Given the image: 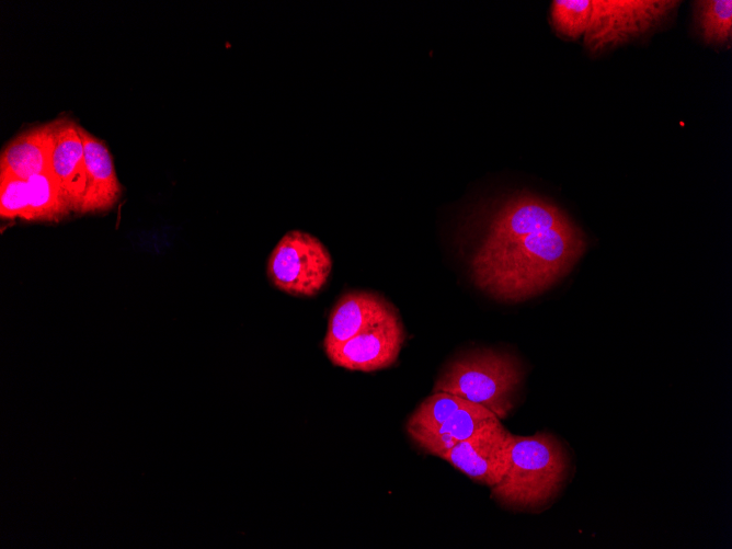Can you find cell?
Here are the masks:
<instances>
[{"label":"cell","mask_w":732,"mask_h":549,"mask_svg":"<svg viewBox=\"0 0 732 549\" xmlns=\"http://www.w3.org/2000/svg\"><path fill=\"white\" fill-rule=\"evenodd\" d=\"M522 381L523 368L515 356L494 350H476L447 364L433 392L464 398L501 420L514 408Z\"/></svg>","instance_id":"277c9868"},{"label":"cell","mask_w":732,"mask_h":549,"mask_svg":"<svg viewBox=\"0 0 732 549\" xmlns=\"http://www.w3.org/2000/svg\"><path fill=\"white\" fill-rule=\"evenodd\" d=\"M332 258L314 236L290 230L276 243L267 260V276L279 290L310 297L327 284Z\"/></svg>","instance_id":"5b68a950"},{"label":"cell","mask_w":732,"mask_h":549,"mask_svg":"<svg viewBox=\"0 0 732 549\" xmlns=\"http://www.w3.org/2000/svg\"><path fill=\"white\" fill-rule=\"evenodd\" d=\"M570 470L567 449L551 433L511 435L507 468L491 488L492 496L516 511L548 506L564 485Z\"/></svg>","instance_id":"3957f363"},{"label":"cell","mask_w":732,"mask_h":549,"mask_svg":"<svg viewBox=\"0 0 732 549\" xmlns=\"http://www.w3.org/2000/svg\"><path fill=\"white\" fill-rule=\"evenodd\" d=\"M585 248L583 232L569 219L493 248H477L470 263L472 279L495 299L525 300L565 276Z\"/></svg>","instance_id":"6da1fadb"},{"label":"cell","mask_w":732,"mask_h":549,"mask_svg":"<svg viewBox=\"0 0 732 549\" xmlns=\"http://www.w3.org/2000/svg\"><path fill=\"white\" fill-rule=\"evenodd\" d=\"M499 421L500 419L490 410L469 402L451 413L436 430L420 439L416 445L425 453L441 458L444 453L459 442Z\"/></svg>","instance_id":"4fadbf2b"},{"label":"cell","mask_w":732,"mask_h":549,"mask_svg":"<svg viewBox=\"0 0 732 549\" xmlns=\"http://www.w3.org/2000/svg\"><path fill=\"white\" fill-rule=\"evenodd\" d=\"M59 117L24 130L14 137L2 150L0 174L27 180L30 176L46 172Z\"/></svg>","instance_id":"8fae6325"},{"label":"cell","mask_w":732,"mask_h":549,"mask_svg":"<svg viewBox=\"0 0 732 549\" xmlns=\"http://www.w3.org/2000/svg\"><path fill=\"white\" fill-rule=\"evenodd\" d=\"M569 219L545 198L528 193L516 194L493 214L478 248H493L529 232L551 229Z\"/></svg>","instance_id":"ba28073f"},{"label":"cell","mask_w":732,"mask_h":549,"mask_svg":"<svg viewBox=\"0 0 732 549\" xmlns=\"http://www.w3.org/2000/svg\"><path fill=\"white\" fill-rule=\"evenodd\" d=\"M79 125L59 117L47 172L53 176L72 211H80L87 186L83 141Z\"/></svg>","instance_id":"9c48e42d"},{"label":"cell","mask_w":732,"mask_h":549,"mask_svg":"<svg viewBox=\"0 0 732 549\" xmlns=\"http://www.w3.org/2000/svg\"><path fill=\"white\" fill-rule=\"evenodd\" d=\"M511 435L499 421L459 442L441 458L473 481L492 488L507 468Z\"/></svg>","instance_id":"52a82bcc"},{"label":"cell","mask_w":732,"mask_h":549,"mask_svg":"<svg viewBox=\"0 0 732 549\" xmlns=\"http://www.w3.org/2000/svg\"><path fill=\"white\" fill-rule=\"evenodd\" d=\"M394 312V308L377 294L347 293L331 310L323 344L344 342Z\"/></svg>","instance_id":"7c38bea8"},{"label":"cell","mask_w":732,"mask_h":549,"mask_svg":"<svg viewBox=\"0 0 732 549\" xmlns=\"http://www.w3.org/2000/svg\"><path fill=\"white\" fill-rule=\"evenodd\" d=\"M87 168V186L80 214L105 211L114 207L122 194L114 162L106 145L81 126Z\"/></svg>","instance_id":"30bf717a"},{"label":"cell","mask_w":732,"mask_h":549,"mask_svg":"<svg viewBox=\"0 0 732 549\" xmlns=\"http://www.w3.org/2000/svg\"><path fill=\"white\" fill-rule=\"evenodd\" d=\"M0 216L2 219L31 220L26 180L0 174Z\"/></svg>","instance_id":"e0dca14e"},{"label":"cell","mask_w":732,"mask_h":549,"mask_svg":"<svg viewBox=\"0 0 732 549\" xmlns=\"http://www.w3.org/2000/svg\"><path fill=\"white\" fill-rule=\"evenodd\" d=\"M694 21L704 42L716 47L729 45L732 37V1L693 2Z\"/></svg>","instance_id":"2e32d148"},{"label":"cell","mask_w":732,"mask_h":549,"mask_svg":"<svg viewBox=\"0 0 732 549\" xmlns=\"http://www.w3.org/2000/svg\"><path fill=\"white\" fill-rule=\"evenodd\" d=\"M470 401L447 392H433L410 415L407 433L416 444L436 430L451 413Z\"/></svg>","instance_id":"5bb4252c"},{"label":"cell","mask_w":732,"mask_h":549,"mask_svg":"<svg viewBox=\"0 0 732 549\" xmlns=\"http://www.w3.org/2000/svg\"><path fill=\"white\" fill-rule=\"evenodd\" d=\"M30 221L57 222L71 210L53 176L46 171L27 180Z\"/></svg>","instance_id":"9a60e30c"},{"label":"cell","mask_w":732,"mask_h":549,"mask_svg":"<svg viewBox=\"0 0 732 549\" xmlns=\"http://www.w3.org/2000/svg\"><path fill=\"white\" fill-rule=\"evenodd\" d=\"M404 340L402 322L397 313L341 342L323 344L332 364L359 371H374L391 366Z\"/></svg>","instance_id":"8992f818"},{"label":"cell","mask_w":732,"mask_h":549,"mask_svg":"<svg viewBox=\"0 0 732 549\" xmlns=\"http://www.w3.org/2000/svg\"><path fill=\"white\" fill-rule=\"evenodd\" d=\"M673 0H556L550 18L568 39L583 38L593 55L640 37L665 22L679 5Z\"/></svg>","instance_id":"7a4b0ae2"}]
</instances>
